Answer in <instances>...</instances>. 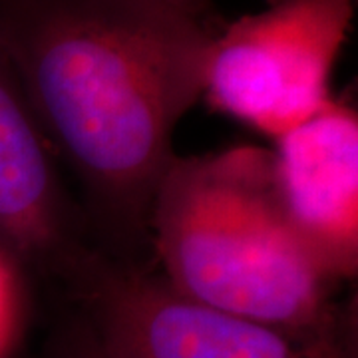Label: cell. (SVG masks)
<instances>
[{"mask_svg":"<svg viewBox=\"0 0 358 358\" xmlns=\"http://www.w3.org/2000/svg\"><path fill=\"white\" fill-rule=\"evenodd\" d=\"M211 38L173 0H0V44L117 257L150 239L176 128L203 96Z\"/></svg>","mask_w":358,"mask_h":358,"instance_id":"1","label":"cell"},{"mask_svg":"<svg viewBox=\"0 0 358 358\" xmlns=\"http://www.w3.org/2000/svg\"><path fill=\"white\" fill-rule=\"evenodd\" d=\"M150 239L179 294L303 336L357 334V305L315 263L282 203L275 154L237 145L176 155L155 189Z\"/></svg>","mask_w":358,"mask_h":358,"instance_id":"2","label":"cell"},{"mask_svg":"<svg viewBox=\"0 0 358 358\" xmlns=\"http://www.w3.org/2000/svg\"><path fill=\"white\" fill-rule=\"evenodd\" d=\"M64 289L106 358H358L357 334L303 336L231 315L102 247Z\"/></svg>","mask_w":358,"mask_h":358,"instance_id":"3","label":"cell"},{"mask_svg":"<svg viewBox=\"0 0 358 358\" xmlns=\"http://www.w3.org/2000/svg\"><path fill=\"white\" fill-rule=\"evenodd\" d=\"M357 0H268L213 32L203 96L279 138L333 102L331 80Z\"/></svg>","mask_w":358,"mask_h":358,"instance_id":"4","label":"cell"},{"mask_svg":"<svg viewBox=\"0 0 358 358\" xmlns=\"http://www.w3.org/2000/svg\"><path fill=\"white\" fill-rule=\"evenodd\" d=\"M96 247L0 44V251L64 287Z\"/></svg>","mask_w":358,"mask_h":358,"instance_id":"5","label":"cell"},{"mask_svg":"<svg viewBox=\"0 0 358 358\" xmlns=\"http://www.w3.org/2000/svg\"><path fill=\"white\" fill-rule=\"evenodd\" d=\"M275 173L287 215L336 285L358 271V115L333 100L277 138Z\"/></svg>","mask_w":358,"mask_h":358,"instance_id":"6","label":"cell"},{"mask_svg":"<svg viewBox=\"0 0 358 358\" xmlns=\"http://www.w3.org/2000/svg\"><path fill=\"white\" fill-rule=\"evenodd\" d=\"M28 320L24 268L0 251V358H10Z\"/></svg>","mask_w":358,"mask_h":358,"instance_id":"7","label":"cell"},{"mask_svg":"<svg viewBox=\"0 0 358 358\" xmlns=\"http://www.w3.org/2000/svg\"><path fill=\"white\" fill-rule=\"evenodd\" d=\"M52 358H106L94 343L90 331L80 320V324L68 329L54 346Z\"/></svg>","mask_w":358,"mask_h":358,"instance_id":"8","label":"cell"},{"mask_svg":"<svg viewBox=\"0 0 358 358\" xmlns=\"http://www.w3.org/2000/svg\"><path fill=\"white\" fill-rule=\"evenodd\" d=\"M173 2L209 24V18H211V13H213V2L211 0H173Z\"/></svg>","mask_w":358,"mask_h":358,"instance_id":"9","label":"cell"}]
</instances>
